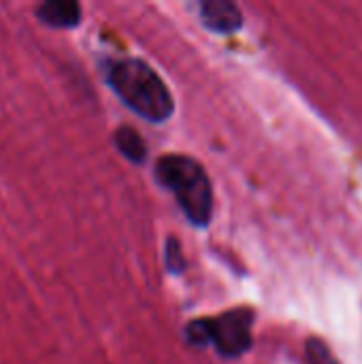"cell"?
Instances as JSON below:
<instances>
[{"label": "cell", "mask_w": 362, "mask_h": 364, "mask_svg": "<svg viewBox=\"0 0 362 364\" xmlns=\"http://www.w3.org/2000/svg\"><path fill=\"white\" fill-rule=\"evenodd\" d=\"M105 79L113 94L137 115L151 124L166 122L173 111V94L162 77L139 58H122L107 62Z\"/></svg>", "instance_id": "1"}, {"label": "cell", "mask_w": 362, "mask_h": 364, "mask_svg": "<svg viewBox=\"0 0 362 364\" xmlns=\"http://www.w3.org/2000/svg\"><path fill=\"white\" fill-rule=\"evenodd\" d=\"M156 181L175 196L186 220L207 228L213 215V188L205 166L183 154H164L156 160Z\"/></svg>", "instance_id": "2"}, {"label": "cell", "mask_w": 362, "mask_h": 364, "mask_svg": "<svg viewBox=\"0 0 362 364\" xmlns=\"http://www.w3.org/2000/svg\"><path fill=\"white\" fill-rule=\"evenodd\" d=\"M256 314L250 307H235L215 318H201L186 326V341L192 348H213L222 358H239L252 350Z\"/></svg>", "instance_id": "3"}, {"label": "cell", "mask_w": 362, "mask_h": 364, "mask_svg": "<svg viewBox=\"0 0 362 364\" xmlns=\"http://www.w3.org/2000/svg\"><path fill=\"white\" fill-rule=\"evenodd\" d=\"M198 17L203 26L215 34H233L243 26L241 9L230 0H203L198 2Z\"/></svg>", "instance_id": "4"}, {"label": "cell", "mask_w": 362, "mask_h": 364, "mask_svg": "<svg viewBox=\"0 0 362 364\" xmlns=\"http://www.w3.org/2000/svg\"><path fill=\"white\" fill-rule=\"evenodd\" d=\"M36 17L49 28L68 30L81 23V4L75 0H47L36 6Z\"/></svg>", "instance_id": "5"}, {"label": "cell", "mask_w": 362, "mask_h": 364, "mask_svg": "<svg viewBox=\"0 0 362 364\" xmlns=\"http://www.w3.org/2000/svg\"><path fill=\"white\" fill-rule=\"evenodd\" d=\"M113 143L117 151L132 164H143L147 160V145L132 126H119L113 134Z\"/></svg>", "instance_id": "6"}, {"label": "cell", "mask_w": 362, "mask_h": 364, "mask_svg": "<svg viewBox=\"0 0 362 364\" xmlns=\"http://www.w3.org/2000/svg\"><path fill=\"white\" fill-rule=\"evenodd\" d=\"M164 262H166V271L171 275H181L188 267V260L183 258V252H181V243L175 237H169V241H166Z\"/></svg>", "instance_id": "7"}, {"label": "cell", "mask_w": 362, "mask_h": 364, "mask_svg": "<svg viewBox=\"0 0 362 364\" xmlns=\"http://www.w3.org/2000/svg\"><path fill=\"white\" fill-rule=\"evenodd\" d=\"M305 352H307V363L309 364H339L335 354L331 352V348L318 337L307 339Z\"/></svg>", "instance_id": "8"}]
</instances>
